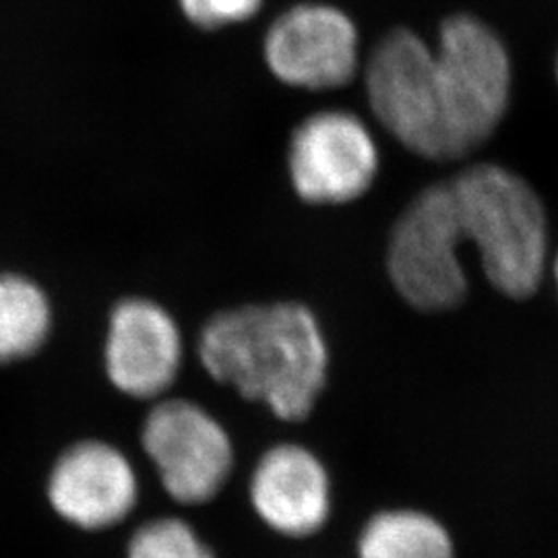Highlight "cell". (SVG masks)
Masks as SVG:
<instances>
[{"label": "cell", "mask_w": 558, "mask_h": 558, "mask_svg": "<svg viewBox=\"0 0 558 558\" xmlns=\"http://www.w3.org/2000/svg\"><path fill=\"white\" fill-rule=\"evenodd\" d=\"M205 371L278 418L304 420L327 379V343L315 315L296 302L218 313L199 339Z\"/></svg>", "instance_id": "obj_1"}, {"label": "cell", "mask_w": 558, "mask_h": 558, "mask_svg": "<svg viewBox=\"0 0 558 558\" xmlns=\"http://www.w3.org/2000/svg\"><path fill=\"white\" fill-rule=\"evenodd\" d=\"M50 331V304L29 279L0 276V362L34 354Z\"/></svg>", "instance_id": "obj_13"}, {"label": "cell", "mask_w": 558, "mask_h": 558, "mask_svg": "<svg viewBox=\"0 0 558 558\" xmlns=\"http://www.w3.org/2000/svg\"><path fill=\"white\" fill-rule=\"evenodd\" d=\"M290 179L300 199L338 205L362 197L379 170L377 143L350 112L313 114L290 141Z\"/></svg>", "instance_id": "obj_7"}, {"label": "cell", "mask_w": 558, "mask_h": 558, "mask_svg": "<svg viewBox=\"0 0 558 558\" xmlns=\"http://www.w3.org/2000/svg\"><path fill=\"white\" fill-rule=\"evenodd\" d=\"M555 77H557V85H558V54H557V62H555Z\"/></svg>", "instance_id": "obj_17"}, {"label": "cell", "mask_w": 558, "mask_h": 558, "mask_svg": "<svg viewBox=\"0 0 558 558\" xmlns=\"http://www.w3.org/2000/svg\"><path fill=\"white\" fill-rule=\"evenodd\" d=\"M465 242L449 180L430 184L403 209L391 232L387 269L399 296L424 313L451 311L465 300Z\"/></svg>", "instance_id": "obj_4"}, {"label": "cell", "mask_w": 558, "mask_h": 558, "mask_svg": "<svg viewBox=\"0 0 558 558\" xmlns=\"http://www.w3.org/2000/svg\"><path fill=\"white\" fill-rule=\"evenodd\" d=\"M553 271H555V279H557V286H558V253H557V257H555V260H553Z\"/></svg>", "instance_id": "obj_16"}, {"label": "cell", "mask_w": 558, "mask_h": 558, "mask_svg": "<svg viewBox=\"0 0 558 558\" xmlns=\"http://www.w3.org/2000/svg\"><path fill=\"white\" fill-rule=\"evenodd\" d=\"M360 558H456V546L439 521L422 511H383L359 539Z\"/></svg>", "instance_id": "obj_12"}, {"label": "cell", "mask_w": 558, "mask_h": 558, "mask_svg": "<svg viewBox=\"0 0 558 558\" xmlns=\"http://www.w3.org/2000/svg\"><path fill=\"white\" fill-rule=\"evenodd\" d=\"M180 7L199 27H221L253 17L260 0H180Z\"/></svg>", "instance_id": "obj_15"}, {"label": "cell", "mask_w": 558, "mask_h": 558, "mask_svg": "<svg viewBox=\"0 0 558 558\" xmlns=\"http://www.w3.org/2000/svg\"><path fill=\"white\" fill-rule=\"evenodd\" d=\"M366 94L380 124L424 160L453 161L440 112L435 48L399 27L377 44L366 66Z\"/></svg>", "instance_id": "obj_5"}, {"label": "cell", "mask_w": 558, "mask_h": 558, "mask_svg": "<svg viewBox=\"0 0 558 558\" xmlns=\"http://www.w3.org/2000/svg\"><path fill=\"white\" fill-rule=\"evenodd\" d=\"M435 62L451 158L461 160L490 140L507 117L513 62L499 34L470 13L440 23Z\"/></svg>", "instance_id": "obj_3"}, {"label": "cell", "mask_w": 558, "mask_h": 558, "mask_svg": "<svg viewBox=\"0 0 558 558\" xmlns=\"http://www.w3.org/2000/svg\"><path fill=\"white\" fill-rule=\"evenodd\" d=\"M126 558H216L197 532L180 519L145 523L129 542Z\"/></svg>", "instance_id": "obj_14"}, {"label": "cell", "mask_w": 558, "mask_h": 558, "mask_svg": "<svg viewBox=\"0 0 558 558\" xmlns=\"http://www.w3.org/2000/svg\"><path fill=\"white\" fill-rule=\"evenodd\" d=\"M182 341L174 319L160 304L122 300L112 311L106 339V373L124 396H161L179 375Z\"/></svg>", "instance_id": "obj_10"}, {"label": "cell", "mask_w": 558, "mask_h": 558, "mask_svg": "<svg viewBox=\"0 0 558 558\" xmlns=\"http://www.w3.org/2000/svg\"><path fill=\"white\" fill-rule=\"evenodd\" d=\"M251 500L259 518L278 534H317L331 511L329 476L319 459L300 445L269 449L251 480Z\"/></svg>", "instance_id": "obj_11"}, {"label": "cell", "mask_w": 558, "mask_h": 558, "mask_svg": "<svg viewBox=\"0 0 558 558\" xmlns=\"http://www.w3.org/2000/svg\"><path fill=\"white\" fill-rule=\"evenodd\" d=\"M265 60L286 85L333 89L354 77L359 32L336 7L300 4L283 13L267 32Z\"/></svg>", "instance_id": "obj_8"}, {"label": "cell", "mask_w": 558, "mask_h": 558, "mask_svg": "<svg viewBox=\"0 0 558 558\" xmlns=\"http://www.w3.org/2000/svg\"><path fill=\"white\" fill-rule=\"evenodd\" d=\"M141 439L161 486L177 502L203 505L218 497L230 478L232 440L220 422L193 401L158 403L143 424Z\"/></svg>", "instance_id": "obj_6"}, {"label": "cell", "mask_w": 558, "mask_h": 558, "mask_svg": "<svg viewBox=\"0 0 558 558\" xmlns=\"http://www.w3.org/2000/svg\"><path fill=\"white\" fill-rule=\"evenodd\" d=\"M449 184L486 278L509 299H530L548 265V218L534 186L499 163L465 168Z\"/></svg>", "instance_id": "obj_2"}, {"label": "cell", "mask_w": 558, "mask_h": 558, "mask_svg": "<svg viewBox=\"0 0 558 558\" xmlns=\"http://www.w3.org/2000/svg\"><path fill=\"white\" fill-rule=\"evenodd\" d=\"M48 497L69 523L83 530H106L135 509L140 482L131 461L117 447L85 440L57 461Z\"/></svg>", "instance_id": "obj_9"}]
</instances>
